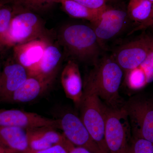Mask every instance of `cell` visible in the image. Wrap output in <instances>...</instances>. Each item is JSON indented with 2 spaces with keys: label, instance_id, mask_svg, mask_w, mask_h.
<instances>
[{
  "label": "cell",
  "instance_id": "obj_27",
  "mask_svg": "<svg viewBox=\"0 0 153 153\" xmlns=\"http://www.w3.org/2000/svg\"><path fill=\"white\" fill-rule=\"evenodd\" d=\"M152 26H153V5L152 13H151L150 16L148 18L147 20H146L145 22H143V23H140L137 27L134 28L133 30L129 33L128 35H131L137 31L145 30V29L150 27Z\"/></svg>",
  "mask_w": 153,
  "mask_h": 153
},
{
  "label": "cell",
  "instance_id": "obj_2",
  "mask_svg": "<svg viewBox=\"0 0 153 153\" xmlns=\"http://www.w3.org/2000/svg\"><path fill=\"white\" fill-rule=\"evenodd\" d=\"M59 38L74 58L94 65L98 61L100 45L93 28L84 25H68L61 30Z\"/></svg>",
  "mask_w": 153,
  "mask_h": 153
},
{
  "label": "cell",
  "instance_id": "obj_15",
  "mask_svg": "<svg viewBox=\"0 0 153 153\" xmlns=\"http://www.w3.org/2000/svg\"><path fill=\"white\" fill-rule=\"evenodd\" d=\"M49 86L38 76L29 75L12 94L7 102L27 103L35 100L47 90Z\"/></svg>",
  "mask_w": 153,
  "mask_h": 153
},
{
  "label": "cell",
  "instance_id": "obj_23",
  "mask_svg": "<svg viewBox=\"0 0 153 153\" xmlns=\"http://www.w3.org/2000/svg\"><path fill=\"white\" fill-rule=\"evenodd\" d=\"M128 153H153V143L143 139L132 137Z\"/></svg>",
  "mask_w": 153,
  "mask_h": 153
},
{
  "label": "cell",
  "instance_id": "obj_9",
  "mask_svg": "<svg viewBox=\"0 0 153 153\" xmlns=\"http://www.w3.org/2000/svg\"><path fill=\"white\" fill-rule=\"evenodd\" d=\"M153 45V38L144 37L125 44L118 50L114 58L126 73L140 66Z\"/></svg>",
  "mask_w": 153,
  "mask_h": 153
},
{
  "label": "cell",
  "instance_id": "obj_12",
  "mask_svg": "<svg viewBox=\"0 0 153 153\" xmlns=\"http://www.w3.org/2000/svg\"><path fill=\"white\" fill-rule=\"evenodd\" d=\"M29 76L27 70L17 62L6 64L0 75V102H7Z\"/></svg>",
  "mask_w": 153,
  "mask_h": 153
},
{
  "label": "cell",
  "instance_id": "obj_7",
  "mask_svg": "<svg viewBox=\"0 0 153 153\" xmlns=\"http://www.w3.org/2000/svg\"><path fill=\"white\" fill-rule=\"evenodd\" d=\"M60 129L66 139L74 146L85 148L91 153H107L94 140L84 124L72 112H67L59 119Z\"/></svg>",
  "mask_w": 153,
  "mask_h": 153
},
{
  "label": "cell",
  "instance_id": "obj_1",
  "mask_svg": "<svg viewBox=\"0 0 153 153\" xmlns=\"http://www.w3.org/2000/svg\"><path fill=\"white\" fill-rule=\"evenodd\" d=\"M94 66L85 78L83 93L97 96L111 108L122 107L124 102L119 94L122 69L112 57H103Z\"/></svg>",
  "mask_w": 153,
  "mask_h": 153
},
{
  "label": "cell",
  "instance_id": "obj_17",
  "mask_svg": "<svg viewBox=\"0 0 153 153\" xmlns=\"http://www.w3.org/2000/svg\"><path fill=\"white\" fill-rule=\"evenodd\" d=\"M60 4L65 12L73 18L86 19L92 23L96 21L107 7L94 10L91 9L73 0H60Z\"/></svg>",
  "mask_w": 153,
  "mask_h": 153
},
{
  "label": "cell",
  "instance_id": "obj_5",
  "mask_svg": "<svg viewBox=\"0 0 153 153\" xmlns=\"http://www.w3.org/2000/svg\"><path fill=\"white\" fill-rule=\"evenodd\" d=\"M105 107L98 97L84 93L78 107L79 117L91 136L102 150L109 153L105 139Z\"/></svg>",
  "mask_w": 153,
  "mask_h": 153
},
{
  "label": "cell",
  "instance_id": "obj_21",
  "mask_svg": "<svg viewBox=\"0 0 153 153\" xmlns=\"http://www.w3.org/2000/svg\"><path fill=\"white\" fill-rule=\"evenodd\" d=\"M16 12L12 6L0 1V44H2Z\"/></svg>",
  "mask_w": 153,
  "mask_h": 153
},
{
  "label": "cell",
  "instance_id": "obj_29",
  "mask_svg": "<svg viewBox=\"0 0 153 153\" xmlns=\"http://www.w3.org/2000/svg\"><path fill=\"white\" fill-rule=\"evenodd\" d=\"M0 153H15L0 146Z\"/></svg>",
  "mask_w": 153,
  "mask_h": 153
},
{
  "label": "cell",
  "instance_id": "obj_20",
  "mask_svg": "<svg viewBox=\"0 0 153 153\" xmlns=\"http://www.w3.org/2000/svg\"><path fill=\"white\" fill-rule=\"evenodd\" d=\"M126 74V83L131 89L137 90L147 84L146 74L140 66L128 71Z\"/></svg>",
  "mask_w": 153,
  "mask_h": 153
},
{
  "label": "cell",
  "instance_id": "obj_24",
  "mask_svg": "<svg viewBox=\"0 0 153 153\" xmlns=\"http://www.w3.org/2000/svg\"><path fill=\"white\" fill-rule=\"evenodd\" d=\"M140 66L146 74L147 83L153 82V45L146 59Z\"/></svg>",
  "mask_w": 153,
  "mask_h": 153
},
{
  "label": "cell",
  "instance_id": "obj_10",
  "mask_svg": "<svg viewBox=\"0 0 153 153\" xmlns=\"http://www.w3.org/2000/svg\"><path fill=\"white\" fill-rule=\"evenodd\" d=\"M127 13L124 11L107 7L98 19L92 24L100 46L117 35L125 23Z\"/></svg>",
  "mask_w": 153,
  "mask_h": 153
},
{
  "label": "cell",
  "instance_id": "obj_25",
  "mask_svg": "<svg viewBox=\"0 0 153 153\" xmlns=\"http://www.w3.org/2000/svg\"><path fill=\"white\" fill-rule=\"evenodd\" d=\"M83 5L94 10L106 7V3L110 0H73Z\"/></svg>",
  "mask_w": 153,
  "mask_h": 153
},
{
  "label": "cell",
  "instance_id": "obj_30",
  "mask_svg": "<svg viewBox=\"0 0 153 153\" xmlns=\"http://www.w3.org/2000/svg\"><path fill=\"white\" fill-rule=\"evenodd\" d=\"M1 71H0V75H1Z\"/></svg>",
  "mask_w": 153,
  "mask_h": 153
},
{
  "label": "cell",
  "instance_id": "obj_18",
  "mask_svg": "<svg viewBox=\"0 0 153 153\" xmlns=\"http://www.w3.org/2000/svg\"><path fill=\"white\" fill-rule=\"evenodd\" d=\"M1 2L10 3L17 14L24 12H42L56 3H60V0H6Z\"/></svg>",
  "mask_w": 153,
  "mask_h": 153
},
{
  "label": "cell",
  "instance_id": "obj_3",
  "mask_svg": "<svg viewBox=\"0 0 153 153\" xmlns=\"http://www.w3.org/2000/svg\"><path fill=\"white\" fill-rule=\"evenodd\" d=\"M122 108L127 114L132 137L153 143V97L134 96L124 102Z\"/></svg>",
  "mask_w": 153,
  "mask_h": 153
},
{
  "label": "cell",
  "instance_id": "obj_14",
  "mask_svg": "<svg viewBox=\"0 0 153 153\" xmlns=\"http://www.w3.org/2000/svg\"><path fill=\"white\" fill-rule=\"evenodd\" d=\"M62 59V53L55 45L48 44L33 76H38L50 87L55 80Z\"/></svg>",
  "mask_w": 153,
  "mask_h": 153
},
{
  "label": "cell",
  "instance_id": "obj_6",
  "mask_svg": "<svg viewBox=\"0 0 153 153\" xmlns=\"http://www.w3.org/2000/svg\"><path fill=\"white\" fill-rule=\"evenodd\" d=\"M44 33V24L35 13L21 12L13 17L2 44L14 47L40 39Z\"/></svg>",
  "mask_w": 153,
  "mask_h": 153
},
{
  "label": "cell",
  "instance_id": "obj_11",
  "mask_svg": "<svg viewBox=\"0 0 153 153\" xmlns=\"http://www.w3.org/2000/svg\"><path fill=\"white\" fill-rule=\"evenodd\" d=\"M49 43L44 39H36L14 46L16 62L21 64L31 75L36 71Z\"/></svg>",
  "mask_w": 153,
  "mask_h": 153
},
{
  "label": "cell",
  "instance_id": "obj_19",
  "mask_svg": "<svg viewBox=\"0 0 153 153\" xmlns=\"http://www.w3.org/2000/svg\"><path fill=\"white\" fill-rule=\"evenodd\" d=\"M153 4L148 0H129L128 14L130 18L140 24L150 16Z\"/></svg>",
  "mask_w": 153,
  "mask_h": 153
},
{
  "label": "cell",
  "instance_id": "obj_16",
  "mask_svg": "<svg viewBox=\"0 0 153 153\" xmlns=\"http://www.w3.org/2000/svg\"><path fill=\"white\" fill-rule=\"evenodd\" d=\"M0 146L15 153L26 152L29 150L27 130L0 126Z\"/></svg>",
  "mask_w": 153,
  "mask_h": 153
},
{
  "label": "cell",
  "instance_id": "obj_26",
  "mask_svg": "<svg viewBox=\"0 0 153 153\" xmlns=\"http://www.w3.org/2000/svg\"><path fill=\"white\" fill-rule=\"evenodd\" d=\"M25 153H68V150L65 147L61 145L52 146L43 150L32 151L29 150Z\"/></svg>",
  "mask_w": 153,
  "mask_h": 153
},
{
  "label": "cell",
  "instance_id": "obj_28",
  "mask_svg": "<svg viewBox=\"0 0 153 153\" xmlns=\"http://www.w3.org/2000/svg\"><path fill=\"white\" fill-rule=\"evenodd\" d=\"M68 153H91L85 148L76 146L73 144L71 145L67 149Z\"/></svg>",
  "mask_w": 153,
  "mask_h": 153
},
{
  "label": "cell",
  "instance_id": "obj_8",
  "mask_svg": "<svg viewBox=\"0 0 153 153\" xmlns=\"http://www.w3.org/2000/svg\"><path fill=\"white\" fill-rule=\"evenodd\" d=\"M0 126L15 127L25 130L50 127L60 129L59 119L49 118L21 110L0 109Z\"/></svg>",
  "mask_w": 153,
  "mask_h": 153
},
{
  "label": "cell",
  "instance_id": "obj_4",
  "mask_svg": "<svg viewBox=\"0 0 153 153\" xmlns=\"http://www.w3.org/2000/svg\"><path fill=\"white\" fill-rule=\"evenodd\" d=\"M105 139L109 153H128L132 138L127 114L122 107L113 108L105 105Z\"/></svg>",
  "mask_w": 153,
  "mask_h": 153
},
{
  "label": "cell",
  "instance_id": "obj_13",
  "mask_svg": "<svg viewBox=\"0 0 153 153\" xmlns=\"http://www.w3.org/2000/svg\"><path fill=\"white\" fill-rule=\"evenodd\" d=\"M60 79L66 97L78 107L83 95V84L79 66L75 61H68L62 71Z\"/></svg>",
  "mask_w": 153,
  "mask_h": 153
},
{
  "label": "cell",
  "instance_id": "obj_22",
  "mask_svg": "<svg viewBox=\"0 0 153 153\" xmlns=\"http://www.w3.org/2000/svg\"><path fill=\"white\" fill-rule=\"evenodd\" d=\"M27 132L29 150L41 151L52 146L43 138L38 132L37 128L27 130Z\"/></svg>",
  "mask_w": 153,
  "mask_h": 153
}]
</instances>
